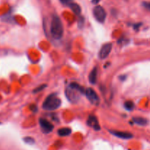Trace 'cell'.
<instances>
[{"label":"cell","mask_w":150,"mask_h":150,"mask_svg":"<svg viewBox=\"0 0 150 150\" xmlns=\"http://www.w3.org/2000/svg\"><path fill=\"white\" fill-rule=\"evenodd\" d=\"M39 124L40 125L42 132L44 133H45V134H48V133H51L54 130V125L50 122L49 121H48L47 120H45V119H40Z\"/></svg>","instance_id":"obj_6"},{"label":"cell","mask_w":150,"mask_h":150,"mask_svg":"<svg viewBox=\"0 0 150 150\" xmlns=\"http://www.w3.org/2000/svg\"><path fill=\"white\" fill-rule=\"evenodd\" d=\"M142 5L144 8H146V10H149L150 11V1H144L142 3Z\"/></svg>","instance_id":"obj_17"},{"label":"cell","mask_w":150,"mask_h":150,"mask_svg":"<svg viewBox=\"0 0 150 150\" xmlns=\"http://www.w3.org/2000/svg\"><path fill=\"white\" fill-rule=\"evenodd\" d=\"M46 86H47L46 84L40 85V86H38V87H37L36 89H35V90L33 91V92H34V93H38V92H40V91L43 90V89H45V88H46Z\"/></svg>","instance_id":"obj_15"},{"label":"cell","mask_w":150,"mask_h":150,"mask_svg":"<svg viewBox=\"0 0 150 150\" xmlns=\"http://www.w3.org/2000/svg\"><path fill=\"white\" fill-rule=\"evenodd\" d=\"M133 121L135 124H137L140 126H145L148 123L147 120L143 117H134L133 119Z\"/></svg>","instance_id":"obj_12"},{"label":"cell","mask_w":150,"mask_h":150,"mask_svg":"<svg viewBox=\"0 0 150 150\" xmlns=\"http://www.w3.org/2000/svg\"><path fill=\"white\" fill-rule=\"evenodd\" d=\"M100 1V0H92V3H94V4H98Z\"/></svg>","instance_id":"obj_20"},{"label":"cell","mask_w":150,"mask_h":150,"mask_svg":"<svg viewBox=\"0 0 150 150\" xmlns=\"http://www.w3.org/2000/svg\"><path fill=\"white\" fill-rule=\"evenodd\" d=\"M23 141L26 142V144H33L35 143V139H32L31 137H26L23 139Z\"/></svg>","instance_id":"obj_16"},{"label":"cell","mask_w":150,"mask_h":150,"mask_svg":"<svg viewBox=\"0 0 150 150\" xmlns=\"http://www.w3.org/2000/svg\"><path fill=\"white\" fill-rule=\"evenodd\" d=\"M69 7H70L72 10H73V13L76 15H80L81 12V7L77 4V3L72 2L71 4H69Z\"/></svg>","instance_id":"obj_13"},{"label":"cell","mask_w":150,"mask_h":150,"mask_svg":"<svg viewBox=\"0 0 150 150\" xmlns=\"http://www.w3.org/2000/svg\"><path fill=\"white\" fill-rule=\"evenodd\" d=\"M80 92L72 86H69L65 91V95L68 100L71 103H76L79 100Z\"/></svg>","instance_id":"obj_5"},{"label":"cell","mask_w":150,"mask_h":150,"mask_svg":"<svg viewBox=\"0 0 150 150\" xmlns=\"http://www.w3.org/2000/svg\"><path fill=\"white\" fill-rule=\"evenodd\" d=\"M86 124L90 127L93 128L95 130H100V126L97 117L94 115H90L88 118Z\"/></svg>","instance_id":"obj_8"},{"label":"cell","mask_w":150,"mask_h":150,"mask_svg":"<svg viewBox=\"0 0 150 150\" xmlns=\"http://www.w3.org/2000/svg\"><path fill=\"white\" fill-rule=\"evenodd\" d=\"M109 132L113 136L122 139H130L133 137V134L130 133H128V132L117 131V130H110Z\"/></svg>","instance_id":"obj_9"},{"label":"cell","mask_w":150,"mask_h":150,"mask_svg":"<svg viewBox=\"0 0 150 150\" xmlns=\"http://www.w3.org/2000/svg\"><path fill=\"white\" fill-rule=\"evenodd\" d=\"M84 94L91 103L95 105H99L100 98L98 97V94L96 93V92L93 89H92V88H87L86 89H85Z\"/></svg>","instance_id":"obj_4"},{"label":"cell","mask_w":150,"mask_h":150,"mask_svg":"<svg viewBox=\"0 0 150 150\" xmlns=\"http://www.w3.org/2000/svg\"><path fill=\"white\" fill-rule=\"evenodd\" d=\"M111 50H112V44L108 42V43L104 44L101 48L100 51L99 53V57L101 59H104L106 58L111 53Z\"/></svg>","instance_id":"obj_7"},{"label":"cell","mask_w":150,"mask_h":150,"mask_svg":"<svg viewBox=\"0 0 150 150\" xmlns=\"http://www.w3.org/2000/svg\"><path fill=\"white\" fill-rule=\"evenodd\" d=\"M60 1L64 5H69V4L73 2V0H60Z\"/></svg>","instance_id":"obj_18"},{"label":"cell","mask_w":150,"mask_h":150,"mask_svg":"<svg viewBox=\"0 0 150 150\" xmlns=\"http://www.w3.org/2000/svg\"><path fill=\"white\" fill-rule=\"evenodd\" d=\"M124 106H125V108L126 110H127V111H131L134 108L135 105H134V103H133V101L127 100L125 103Z\"/></svg>","instance_id":"obj_14"},{"label":"cell","mask_w":150,"mask_h":150,"mask_svg":"<svg viewBox=\"0 0 150 150\" xmlns=\"http://www.w3.org/2000/svg\"><path fill=\"white\" fill-rule=\"evenodd\" d=\"M50 30H51V36L54 39L59 40L63 36L64 28H63L62 23L61 19L57 15H54L51 18Z\"/></svg>","instance_id":"obj_1"},{"label":"cell","mask_w":150,"mask_h":150,"mask_svg":"<svg viewBox=\"0 0 150 150\" xmlns=\"http://www.w3.org/2000/svg\"><path fill=\"white\" fill-rule=\"evenodd\" d=\"M97 79H98V68L96 67H94L90 72L89 76V80L92 84H95L97 81Z\"/></svg>","instance_id":"obj_10"},{"label":"cell","mask_w":150,"mask_h":150,"mask_svg":"<svg viewBox=\"0 0 150 150\" xmlns=\"http://www.w3.org/2000/svg\"><path fill=\"white\" fill-rule=\"evenodd\" d=\"M62 101L56 94L50 95L46 98L42 103V108L46 111H54L60 107Z\"/></svg>","instance_id":"obj_2"},{"label":"cell","mask_w":150,"mask_h":150,"mask_svg":"<svg viewBox=\"0 0 150 150\" xmlns=\"http://www.w3.org/2000/svg\"><path fill=\"white\" fill-rule=\"evenodd\" d=\"M71 129L69 127H62V128L59 129L57 133L59 136H62V137H65V136H68L71 134Z\"/></svg>","instance_id":"obj_11"},{"label":"cell","mask_w":150,"mask_h":150,"mask_svg":"<svg viewBox=\"0 0 150 150\" xmlns=\"http://www.w3.org/2000/svg\"><path fill=\"white\" fill-rule=\"evenodd\" d=\"M93 16L100 23H104L106 18V12L102 6L98 5L93 9Z\"/></svg>","instance_id":"obj_3"},{"label":"cell","mask_w":150,"mask_h":150,"mask_svg":"<svg viewBox=\"0 0 150 150\" xmlns=\"http://www.w3.org/2000/svg\"><path fill=\"white\" fill-rule=\"evenodd\" d=\"M32 111H37V107L35 105H32V108H30Z\"/></svg>","instance_id":"obj_19"}]
</instances>
